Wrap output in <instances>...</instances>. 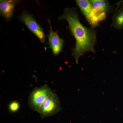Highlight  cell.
Here are the masks:
<instances>
[{"mask_svg":"<svg viewBox=\"0 0 123 123\" xmlns=\"http://www.w3.org/2000/svg\"><path fill=\"white\" fill-rule=\"evenodd\" d=\"M59 19L67 20L72 34L76 39V45L72 49V55L77 64L79 58L86 52L95 53L94 46L97 42L96 31L94 29L86 27L81 23L76 9L66 8Z\"/></svg>","mask_w":123,"mask_h":123,"instance_id":"1","label":"cell"},{"mask_svg":"<svg viewBox=\"0 0 123 123\" xmlns=\"http://www.w3.org/2000/svg\"><path fill=\"white\" fill-rule=\"evenodd\" d=\"M52 92L51 89L46 84L34 88L29 97L28 104L30 108L38 112L42 104Z\"/></svg>","mask_w":123,"mask_h":123,"instance_id":"2","label":"cell"},{"mask_svg":"<svg viewBox=\"0 0 123 123\" xmlns=\"http://www.w3.org/2000/svg\"><path fill=\"white\" fill-rule=\"evenodd\" d=\"M60 108V102L57 95L52 92L40 108L38 112L42 118L53 116L59 112Z\"/></svg>","mask_w":123,"mask_h":123,"instance_id":"3","label":"cell"},{"mask_svg":"<svg viewBox=\"0 0 123 123\" xmlns=\"http://www.w3.org/2000/svg\"><path fill=\"white\" fill-rule=\"evenodd\" d=\"M76 1L81 12L85 17L92 29H94L98 26L99 21L97 17L95 9L90 1L77 0Z\"/></svg>","mask_w":123,"mask_h":123,"instance_id":"4","label":"cell"},{"mask_svg":"<svg viewBox=\"0 0 123 123\" xmlns=\"http://www.w3.org/2000/svg\"><path fill=\"white\" fill-rule=\"evenodd\" d=\"M19 18L25 24L28 29L38 38L40 42L42 43L45 42L46 37L44 31L32 16L24 13L19 17Z\"/></svg>","mask_w":123,"mask_h":123,"instance_id":"5","label":"cell"},{"mask_svg":"<svg viewBox=\"0 0 123 123\" xmlns=\"http://www.w3.org/2000/svg\"><path fill=\"white\" fill-rule=\"evenodd\" d=\"M49 22L50 25V32L48 36L49 41L53 55L56 56L62 51L64 40L60 38L57 32L53 31L50 21L49 19Z\"/></svg>","mask_w":123,"mask_h":123,"instance_id":"6","label":"cell"},{"mask_svg":"<svg viewBox=\"0 0 123 123\" xmlns=\"http://www.w3.org/2000/svg\"><path fill=\"white\" fill-rule=\"evenodd\" d=\"M18 0H4L0 2L1 15L6 19L8 20L13 16L14 11Z\"/></svg>","mask_w":123,"mask_h":123,"instance_id":"7","label":"cell"},{"mask_svg":"<svg viewBox=\"0 0 123 123\" xmlns=\"http://www.w3.org/2000/svg\"><path fill=\"white\" fill-rule=\"evenodd\" d=\"M92 6L96 9L104 11L106 13H112L113 9L109 1L104 0H89Z\"/></svg>","mask_w":123,"mask_h":123,"instance_id":"8","label":"cell"},{"mask_svg":"<svg viewBox=\"0 0 123 123\" xmlns=\"http://www.w3.org/2000/svg\"><path fill=\"white\" fill-rule=\"evenodd\" d=\"M112 25L116 29H123V5L116 10L112 18Z\"/></svg>","mask_w":123,"mask_h":123,"instance_id":"9","label":"cell"},{"mask_svg":"<svg viewBox=\"0 0 123 123\" xmlns=\"http://www.w3.org/2000/svg\"><path fill=\"white\" fill-rule=\"evenodd\" d=\"M20 105L18 101H14L11 102L9 104V111L11 112H15L18 111L20 109Z\"/></svg>","mask_w":123,"mask_h":123,"instance_id":"10","label":"cell"}]
</instances>
